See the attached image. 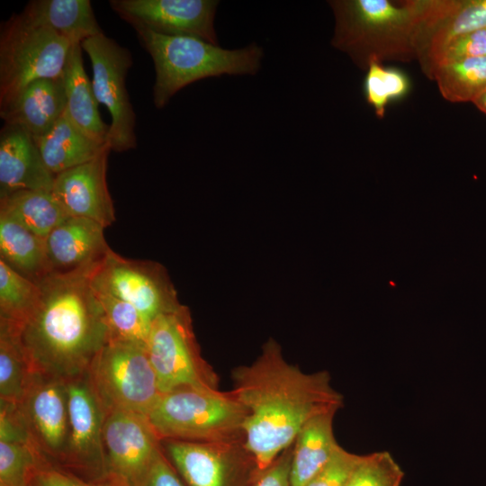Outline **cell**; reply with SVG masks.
I'll return each mask as SVG.
<instances>
[{
    "label": "cell",
    "mask_w": 486,
    "mask_h": 486,
    "mask_svg": "<svg viewBox=\"0 0 486 486\" xmlns=\"http://www.w3.org/2000/svg\"><path fill=\"white\" fill-rule=\"evenodd\" d=\"M232 380L231 392L247 410L244 445L260 472L293 444L309 419L344 404L328 372H302L273 338L252 364L234 369Z\"/></svg>",
    "instance_id": "6da1fadb"
},
{
    "label": "cell",
    "mask_w": 486,
    "mask_h": 486,
    "mask_svg": "<svg viewBox=\"0 0 486 486\" xmlns=\"http://www.w3.org/2000/svg\"><path fill=\"white\" fill-rule=\"evenodd\" d=\"M93 273L48 274L31 316L18 325L34 373L68 381L86 374L110 341L104 314L91 285Z\"/></svg>",
    "instance_id": "7a4b0ae2"
},
{
    "label": "cell",
    "mask_w": 486,
    "mask_h": 486,
    "mask_svg": "<svg viewBox=\"0 0 486 486\" xmlns=\"http://www.w3.org/2000/svg\"><path fill=\"white\" fill-rule=\"evenodd\" d=\"M335 15L331 44L361 69L371 60L410 61L426 0L329 1Z\"/></svg>",
    "instance_id": "3957f363"
},
{
    "label": "cell",
    "mask_w": 486,
    "mask_h": 486,
    "mask_svg": "<svg viewBox=\"0 0 486 486\" xmlns=\"http://www.w3.org/2000/svg\"><path fill=\"white\" fill-rule=\"evenodd\" d=\"M141 46L155 68L153 102L163 108L179 90L195 81L222 75H256L261 68L263 49L252 43L227 50L192 36H169L137 32Z\"/></svg>",
    "instance_id": "277c9868"
},
{
    "label": "cell",
    "mask_w": 486,
    "mask_h": 486,
    "mask_svg": "<svg viewBox=\"0 0 486 486\" xmlns=\"http://www.w3.org/2000/svg\"><path fill=\"white\" fill-rule=\"evenodd\" d=\"M247 410L232 392L180 388L161 394L147 415L160 440L244 439Z\"/></svg>",
    "instance_id": "5b68a950"
},
{
    "label": "cell",
    "mask_w": 486,
    "mask_h": 486,
    "mask_svg": "<svg viewBox=\"0 0 486 486\" xmlns=\"http://www.w3.org/2000/svg\"><path fill=\"white\" fill-rule=\"evenodd\" d=\"M72 44L53 30L13 14L0 31V111L30 83L63 77Z\"/></svg>",
    "instance_id": "8992f818"
},
{
    "label": "cell",
    "mask_w": 486,
    "mask_h": 486,
    "mask_svg": "<svg viewBox=\"0 0 486 486\" xmlns=\"http://www.w3.org/2000/svg\"><path fill=\"white\" fill-rule=\"evenodd\" d=\"M146 349L161 394L185 387L220 390L216 373L201 354L186 306L152 321Z\"/></svg>",
    "instance_id": "52a82bcc"
},
{
    "label": "cell",
    "mask_w": 486,
    "mask_h": 486,
    "mask_svg": "<svg viewBox=\"0 0 486 486\" xmlns=\"http://www.w3.org/2000/svg\"><path fill=\"white\" fill-rule=\"evenodd\" d=\"M105 412L123 410L147 417L161 392L145 346L110 340L87 371Z\"/></svg>",
    "instance_id": "ba28073f"
},
{
    "label": "cell",
    "mask_w": 486,
    "mask_h": 486,
    "mask_svg": "<svg viewBox=\"0 0 486 486\" xmlns=\"http://www.w3.org/2000/svg\"><path fill=\"white\" fill-rule=\"evenodd\" d=\"M81 47L92 63L94 96L111 115L108 133L111 150L123 152L135 148L136 115L125 81L133 64L131 53L104 33L85 40Z\"/></svg>",
    "instance_id": "9c48e42d"
},
{
    "label": "cell",
    "mask_w": 486,
    "mask_h": 486,
    "mask_svg": "<svg viewBox=\"0 0 486 486\" xmlns=\"http://www.w3.org/2000/svg\"><path fill=\"white\" fill-rule=\"evenodd\" d=\"M90 283L95 291L130 303L151 321L182 305L162 265L128 259L112 249L90 275Z\"/></svg>",
    "instance_id": "30bf717a"
},
{
    "label": "cell",
    "mask_w": 486,
    "mask_h": 486,
    "mask_svg": "<svg viewBox=\"0 0 486 486\" xmlns=\"http://www.w3.org/2000/svg\"><path fill=\"white\" fill-rule=\"evenodd\" d=\"M160 442L166 456L187 486H249L260 472L244 439Z\"/></svg>",
    "instance_id": "8fae6325"
},
{
    "label": "cell",
    "mask_w": 486,
    "mask_h": 486,
    "mask_svg": "<svg viewBox=\"0 0 486 486\" xmlns=\"http://www.w3.org/2000/svg\"><path fill=\"white\" fill-rule=\"evenodd\" d=\"M65 382L68 437L60 468L87 481H105L103 425L106 412L90 383L87 372Z\"/></svg>",
    "instance_id": "7c38bea8"
},
{
    "label": "cell",
    "mask_w": 486,
    "mask_h": 486,
    "mask_svg": "<svg viewBox=\"0 0 486 486\" xmlns=\"http://www.w3.org/2000/svg\"><path fill=\"white\" fill-rule=\"evenodd\" d=\"M105 481L117 486H138L161 442L145 415L106 412L103 425Z\"/></svg>",
    "instance_id": "4fadbf2b"
},
{
    "label": "cell",
    "mask_w": 486,
    "mask_h": 486,
    "mask_svg": "<svg viewBox=\"0 0 486 486\" xmlns=\"http://www.w3.org/2000/svg\"><path fill=\"white\" fill-rule=\"evenodd\" d=\"M215 0H111L118 16L136 32L192 36L218 45Z\"/></svg>",
    "instance_id": "5bb4252c"
},
{
    "label": "cell",
    "mask_w": 486,
    "mask_h": 486,
    "mask_svg": "<svg viewBox=\"0 0 486 486\" xmlns=\"http://www.w3.org/2000/svg\"><path fill=\"white\" fill-rule=\"evenodd\" d=\"M17 406L41 454L51 465L61 467L68 437L66 382L35 373Z\"/></svg>",
    "instance_id": "9a60e30c"
},
{
    "label": "cell",
    "mask_w": 486,
    "mask_h": 486,
    "mask_svg": "<svg viewBox=\"0 0 486 486\" xmlns=\"http://www.w3.org/2000/svg\"><path fill=\"white\" fill-rule=\"evenodd\" d=\"M109 144L94 159L55 176L52 193L69 216L93 220L104 228L115 220L106 170Z\"/></svg>",
    "instance_id": "2e32d148"
},
{
    "label": "cell",
    "mask_w": 486,
    "mask_h": 486,
    "mask_svg": "<svg viewBox=\"0 0 486 486\" xmlns=\"http://www.w3.org/2000/svg\"><path fill=\"white\" fill-rule=\"evenodd\" d=\"M104 229L87 218L64 220L45 239L50 274L93 273L111 250Z\"/></svg>",
    "instance_id": "e0dca14e"
},
{
    "label": "cell",
    "mask_w": 486,
    "mask_h": 486,
    "mask_svg": "<svg viewBox=\"0 0 486 486\" xmlns=\"http://www.w3.org/2000/svg\"><path fill=\"white\" fill-rule=\"evenodd\" d=\"M486 28V0H427L415 41L422 69L454 39Z\"/></svg>",
    "instance_id": "ac0fdd59"
},
{
    "label": "cell",
    "mask_w": 486,
    "mask_h": 486,
    "mask_svg": "<svg viewBox=\"0 0 486 486\" xmlns=\"http://www.w3.org/2000/svg\"><path fill=\"white\" fill-rule=\"evenodd\" d=\"M54 179L36 140L22 128L4 123L0 132V196L20 190L52 192Z\"/></svg>",
    "instance_id": "d6986e66"
},
{
    "label": "cell",
    "mask_w": 486,
    "mask_h": 486,
    "mask_svg": "<svg viewBox=\"0 0 486 486\" xmlns=\"http://www.w3.org/2000/svg\"><path fill=\"white\" fill-rule=\"evenodd\" d=\"M67 107L63 77L40 78L30 83L4 110L5 124L25 130L35 140L46 134Z\"/></svg>",
    "instance_id": "ffe728a7"
},
{
    "label": "cell",
    "mask_w": 486,
    "mask_h": 486,
    "mask_svg": "<svg viewBox=\"0 0 486 486\" xmlns=\"http://www.w3.org/2000/svg\"><path fill=\"white\" fill-rule=\"evenodd\" d=\"M82 50L81 43L73 44L64 67L66 112L85 134L99 143L106 144L110 127L100 116L99 104L84 68Z\"/></svg>",
    "instance_id": "44dd1931"
},
{
    "label": "cell",
    "mask_w": 486,
    "mask_h": 486,
    "mask_svg": "<svg viewBox=\"0 0 486 486\" xmlns=\"http://www.w3.org/2000/svg\"><path fill=\"white\" fill-rule=\"evenodd\" d=\"M336 413L328 411L316 415L300 429L292 444L291 486H306L338 447L333 431Z\"/></svg>",
    "instance_id": "7402d4cb"
},
{
    "label": "cell",
    "mask_w": 486,
    "mask_h": 486,
    "mask_svg": "<svg viewBox=\"0 0 486 486\" xmlns=\"http://www.w3.org/2000/svg\"><path fill=\"white\" fill-rule=\"evenodd\" d=\"M21 14L31 22L53 30L72 45L104 33L89 0H33Z\"/></svg>",
    "instance_id": "603a6c76"
},
{
    "label": "cell",
    "mask_w": 486,
    "mask_h": 486,
    "mask_svg": "<svg viewBox=\"0 0 486 486\" xmlns=\"http://www.w3.org/2000/svg\"><path fill=\"white\" fill-rule=\"evenodd\" d=\"M36 142L47 167L54 176L94 159L108 145L85 134L71 121L66 110Z\"/></svg>",
    "instance_id": "cb8c5ba5"
},
{
    "label": "cell",
    "mask_w": 486,
    "mask_h": 486,
    "mask_svg": "<svg viewBox=\"0 0 486 486\" xmlns=\"http://www.w3.org/2000/svg\"><path fill=\"white\" fill-rule=\"evenodd\" d=\"M0 214L45 239L69 216L52 192L34 190L0 196Z\"/></svg>",
    "instance_id": "d4e9b609"
},
{
    "label": "cell",
    "mask_w": 486,
    "mask_h": 486,
    "mask_svg": "<svg viewBox=\"0 0 486 486\" xmlns=\"http://www.w3.org/2000/svg\"><path fill=\"white\" fill-rule=\"evenodd\" d=\"M0 254L14 270L36 284L50 274L45 238L1 214Z\"/></svg>",
    "instance_id": "484cf974"
},
{
    "label": "cell",
    "mask_w": 486,
    "mask_h": 486,
    "mask_svg": "<svg viewBox=\"0 0 486 486\" xmlns=\"http://www.w3.org/2000/svg\"><path fill=\"white\" fill-rule=\"evenodd\" d=\"M34 374L19 326L0 320V400L19 403Z\"/></svg>",
    "instance_id": "4316f807"
},
{
    "label": "cell",
    "mask_w": 486,
    "mask_h": 486,
    "mask_svg": "<svg viewBox=\"0 0 486 486\" xmlns=\"http://www.w3.org/2000/svg\"><path fill=\"white\" fill-rule=\"evenodd\" d=\"M442 96L453 103L472 102L486 89V56L442 65L431 76Z\"/></svg>",
    "instance_id": "83f0119b"
},
{
    "label": "cell",
    "mask_w": 486,
    "mask_h": 486,
    "mask_svg": "<svg viewBox=\"0 0 486 486\" xmlns=\"http://www.w3.org/2000/svg\"><path fill=\"white\" fill-rule=\"evenodd\" d=\"M48 464L30 436L0 437V486H29Z\"/></svg>",
    "instance_id": "f1b7e54d"
},
{
    "label": "cell",
    "mask_w": 486,
    "mask_h": 486,
    "mask_svg": "<svg viewBox=\"0 0 486 486\" xmlns=\"http://www.w3.org/2000/svg\"><path fill=\"white\" fill-rule=\"evenodd\" d=\"M40 296L38 284L0 258V320L22 325L37 308Z\"/></svg>",
    "instance_id": "f546056e"
},
{
    "label": "cell",
    "mask_w": 486,
    "mask_h": 486,
    "mask_svg": "<svg viewBox=\"0 0 486 486\" xmlns=\"http://www.w3.org/2000/svg\"><path fill=\"white\" fill-rule=\"evenodd\" d=\"M95 293L104 314L110 340L130 342L146 347L152 321L123 300L97 291Z\"/></svg>",
    "instance_id": "4dcf8cb0"
},
{
    "label": "cell",
    "mask_w": 486,
    "mask_h": 486,
    "mask_svg": "<svg viewBox=\"0 0 486 486\" xmlns=\"http://www.w3.org/2000/svg\"><path fill=\"white\" fill-rule=\"evenodd\" d=\"M366 69L364 82L366 101L373 106L376 115L382 118L389 101L406 94L409 80L401 71L384 68L376 60H371Z\"/></svg>",
    "instance_id": "1f68e13d"
},
{
    "label": "cell",
    "mask_w": 486,
    "mask_h": 486,
    "mask_svg": "<svg viewBox=\"0 0 486 486\" xmlns=\"http://www.w3.org/2000/svg\"><path fill=\"white\" fill-rule=\"evenodd\" d=\"M404 472L387 451L362 456L347 486H400Z\"/></svg>",
    "instance_id": "d6a6232c"
},
{
    "label": "cell",
    "mask_w": 486,
    "mask_h": 486,
    "mask_svg": "<svg viewBox=\"0 0 486 486\" xmlns=\"http://www.w3.org/2000/svg\"><path fill=\"white\" fill-rule=\"evenodd\" d=\"M481 56H486V28L454 39L422 70L431 78L435 69L442 65Z\"/></svg>",
    "instance_id": "836d02e7"
},
{
    "label": "cell",
    "mask_w": 486,
    "mask_h": 486,
    "mask_svg": "<svg viewBox=\"0 0 486 486\" xmlns=\"http://www.w3.org/2000/svg\"><path fill=\"white\" fill-rule=\"evenodd\" d=\"M362 456L338 446L328 462L306 486H347Z\"/></svg>",
    "instance_id": "e575fe53"
},
{
    "label": "cell",
    "mask_w": 486,
    "mask_h": 486,
    "mask_svg": "<svg viewBox=\"0 0 486 486\" xmlns=\"http://www.w3.org/2000/svg\"><path fill=\"white\" fill-rule=\"evenodd\" d=\"M29 486H117L108 481L93 482L51 464L40 468Z\"/></svg>",
    "instance_id": "d590c367"
},
{
    "label": "cell",
    "mask_w": 486,
    "mask_h": 486,
    "mask_svg": "<svg viewBox=\"0 0 486 486\" xmlns=\"http://www.w3.org/2000/svg\"><path fill=\"white\" fill-rule=\"evenodd\" d=\"M138 486H184V484L161 447Z\"/></svg>",
    "instance_id": "8d00e7d4"
},
{
    "label": "cell",
    "mask_w": 486,
    "mask_h": 486,
    "mask_svg": "<svg viewBox=\"0 0 486 486\" xmlns=\"http://www.w3.org/2000/svg\"><path fill=\"white\" fill-rule=\"evenodd\" d=\"M292 451V445L284 451L270 466L259 472L249 486H291Z\"/></svg>",
    "instance_id": "74e56055"
},
{
    "label": "cell",
    "mask_w": 486,
    "mask_h": 486,
    "mask_svg": "<svg viewBox=\"0 0 486 486\" xmlns=\"http://www.w3.org/2000/svg\"><path fill=\"white\" fill-rule=\"evenodd\" d=\"M474 105L486 114V89L481 93L473 101Z\"/></svg>",
    "instance_id": "f35d334b"
}]
</instances>
